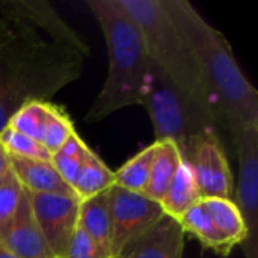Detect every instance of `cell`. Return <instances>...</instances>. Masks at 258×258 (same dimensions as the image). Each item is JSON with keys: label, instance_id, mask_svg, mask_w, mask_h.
Here are the masks:
<instances>
[{"label": "cell", "instance_id": "12", "mask_svg": "<svg viewBox=\"0 0 258 258\" xmlns=\"http://www.w3.org/2000/svg\"><path fill=\"white\" fill-rule=\"evenodd\" d=\"M11 172L27 194H74L57 174L51 160L11 157Z\"/></svg>", "mask_w": 258, "mask_h": 258}, {"label": "cell", "instance_id": "3", "mask_svg": "<svg viewBox=\"0 0 258 258\" xmlns=\"http://www.w3.org/2000/svg\"><path fill=\"white\" fill-rule=\"evenodd\" d=\"M118 3L139 27L150 60L189 97L215 110L192 51L162 0H118Z\"/></svg>", "mask_w": 258, "mask_h": 258}, {"label": "cell", "instance_id": "16", "mask_svg": "<svg viewBox=\"0 0 258 258\" xmlns=\"http://www.w3.org/2000/svg\"><path fill=\"white\" fill-rule=\"evenodd\" d=\"M200 201L201 197L192 169L187 162H183L159 204L166 216L178 221L189 209H192Z\"/></svg>", "mask_w": 258, "mask_h": 258}, {"label": "cell", "instance_id": "26", "mask_svg": "<svg viewBox=\"0 0 258 258\" xmlns=\"http://www.w3.org/2000/svg\"><path fill=\"white\" fill-rule=\"evenodd\" d=\"M11 175V157L0 144V184Z\"/></svg>", "mask_w": 258, "mask_h": 258}, {"label": "cell", "instance_id": "2", "mask_svg": "<svg viewBox=\"0 0 258 258\" xmlns=\"http://www.w3.org/2000/svg\"><path fill=\"white\" fill-rule=\"evenodd\" d=\"M106 39L109 68L104 85L85 115L98 122L113 112L142 106L150 86L151 60L142 33L118 0H88Z\"/></svg>", "mask_w": 258, "mask_h": 258}, {"label": "cell", "instance_id": "19", "mask_svg": "<svg viewBox=\"0 0 258 258\" xmlns=\"http://www.w3.org/2000/svg\"><path fill=\"white\" fill-rule=\"evenodd\" d=\"M157 144L153 142L130 160H127L116 172H113V186L133 194H142L147 189Z\"/></svg>", "mask_w": 258, "mask_h": 258}, {"label": "cell", "instance_id": "5", "mask_svg": "<svg viewBox=\"0 0 258 258\" xmlns=\"http://www.w3.org/2000/svg\"><path fill=\"white\" fill-rule=\"evenodd\" d=\"M239 159V178L234 203L246 225L248 239L242 245L246 258H258V127L233 136Z\"/></svg>", "mask_w": 258, "mask_h": 258}, {"label": "cell", "instance_id": "10", "mask_svg": "<svg viewBox=\"0 0 258 258\" xmlns=\"http://www.w3.org/2000/svg\"><path fill=\"white\" fill-rule=\"evenodd\" d=\"M0 242L17 258H54L36 224L26 192L15 216L0 234Z\"/></svg>", "mask_w": 258, "mask_h": 258}, {"label": "cell", "instance_id": "15", "mask_svg": "<svg viewBox=\"0 0 258 258\" xmlns=\"http://www.w3.org/2000/svg\"><path fill=\"white\" fill-rule=\"evenodd\" d=\"M156 144H157V150H156V156H154L151 172H150V180H148L144 195L156 203H160L166 189L169 187L171 181L178 172L183 163V157L178 148L172 142L163 141V142H156Z\"/></svg>", "mask_w": 258, "mask_h": 258}, {"label": "cell", "instance_id": "6", "mask_svg": "<svg viewBox=\"0 0 258 258\" xmlns=\"http://www.w3.org/2000/svg\"><path fill=\"white\" fill-rule=\"evenodd\" d=\"M110 258L119 257L132 242L165 216L159 203L142 194H133L116 186L110 189Z\"/></svg>", "mask_w": 258, "mask_h": 258}, {"label": "cell", "instance_id": "21", "mask_svg": "<svg viewBox=\"0 0 258 258\" xmlns=\"http://www.w3.org/2000/svg\"><path fill=\"white\" fill-rule=\"evenodd\" d=\"M86 150H88V145L74 132L67 139V142L54 154H51V163L54 169L71 189L79 174V169L82 166Z\"/></svg>", "mask_w": 258, "mask_h": 258}, {"label": "cell", "instance_id": "11", "mask_svg": "<svg viewBox=\"0 0 258 258\" xmlns=\"http://www.w3.org/2000/svg\"><path fill=\"white\" fill-rule=\"evenodd\" d=\"M184 236L180 222L165 215L154 227L132 242L118 258H183Z\"/></svg>", "mask_w": 258, "mask_h": 258}, {"label": "cell", "instance_id": "9", "mask_svg": "<svg viewBox=\"0 0 258 258\" xmlns=\"http://www.w3.org/2000/svg\"><path fill=\"white\" fill-rule=\"evenodd\" d=\"M3 20L14 30L41 29L47 32L57 45L70 48L80 56H88V45L68 27L59 15L44 2H0Z\"/></svg>", "mask_w": 258, "mask_h": 258}, {"label": "cell", "instance_id": "4", "mask_svg": "<svg viewBox=\"0 0 258 258\" xmlns=\"http://www.w3.org/2000/svg\"><path fill=\"white\" fill-rule=\"evenodd\" d=\"M142 107L153 122L154 142H172L183 162L189 160L198 141L207 133L218 132L221 124L213 109L189 97L153 62Z\"/></svg>", "mask_w": 258, "mask_h": 258}, {"label": "cell", "instance_id": "1", "mask_svg": "<svg viewBox=\"0 0 258 258\" xmlns=\"http://www.w3.org/2000/svg\"><path fill=\"white\" fill-rule=\"evenodd\" d=\"M186 39L219 122L234 136L258 127V91L240 70L227 38L187 0H162Z\"/></svg>", "mask_w": 258, "mask_h": 258}, {"label": "cell", "instance_id": "8", "mask_svg": "<svg viewBox=\"0 0 258 258\" xmlns=\"http://www.w3.org/2000/svg\"><path fill=\"white\" fill-rule=\"evenodd\" d=\"M187 163L201 200L234 198L233 174L218 132L207 133L198 141Z\"/></svg>", "mask_w": 258, "mask_h": 258}, {"label": "cell", "instance_id": "25", "mask_svg": "<svg viewBox=\"0 0 258 258\" xmlns=\"http://www.w3.org/2000/svg\"><path fill=\"white\" fill-rule=\"evenodd\" d=\"M62 258H106L92 239L77 225Z\"/></svg>", "mask_w": 258, "mask_h": 258}, {"label": "cell", "instance_id": "22", "mask_svg": "<svg viewBox=\"0 0 258 258\" xmlns=\"http://www.w3.org/2000/svg\"><path fill=\"white\" fill-rule=\"evenodd\" d=\"M73 133H74V127L68 115L57 106L48 103L47 119H45L44 135H42L44 148L50 154H54Z\"/></svg>", "mask_w": 258, "mask_h": 258}, {"label": "cell", "instance_id": "17", "mask_svg": "<svg viewBox=\"0 0 258 258\" xmlns=\"http://www.w3.org/2000/svg\"><path fill=\"white\" fill-rule=\"evenodd\" d=\"M113 187V171L88 147L76 181L73 184L74 195L83 201L103 194Z\"/></svg>", "mask_w": 258, "mask_h": 258}, {"label": "cell", "instance_id": "18", "mask_svg": "<svg viewBox=\"0 0 258 258\" xmlns=\"http://www.w3.org/2000/svg\"><path fill=\"white\" fill-rule=\"evenodd\" d=\"M178 222H180L183 231L197 237L204 249H210L221 257H228L230 252L233 251L227 245V242L222 239V236L218 233L203 201H200L192 209H189L178 219Z\"/></svg>", "mask_w": 258, "mask_h": 258}, {"label": "cell", "instance_id": "24", "mask_svg": "<svg viewBox=\"0 0 258 258\" xmlns=\"http://www.w3.org/2000/svg\"><path fill=\"white\" fill-rule=\"evenodd\" d=\"M23 192L24 190L15 180L12 172L0 184V234L5 231V228L15 216L20 201L23 198Z\"/></svg>", "mask_w": 258, "mask_h": 258}, {"label": "cell", "instance_id": "7", "mask_svg": "<svg viewBox=\"0 0 258 258\" xmlns=\"http://www.w3.org/2000/svg\"><path fill=\"white\" fill-rule=\"evenodd\" d=\"M27 198L51 254L62 258L77 228L80 200L74 194H27Z\"/></svg>", "mask_w": 258, "mask_h": 258}, {"label": "cell", "instance_id": "28", "mask_svg": "<svg viewBox=\"0 0 258 258\" xmlns=\"http://www.w3.org/2000/svg\"><path fill=\"white\" fill-rule=\"evenodd\" d=\"M0 258H17L2 242H0Z\"/></svg>", "mask_w": 258, "mask_h": 258}, {"label": "cell", "instance_id": "27", "mask_svg": "<svg viewBox=\"0 0 258 258\" xmlns=\"http://www.w3.org/2000/svg\"><path fill=\"white\" fill-rule=\"evenodd\" d=\"M12 36H14V29L3 18H0V48L5 47Z\"/></svg>", "mask_w": 258, "mask_h": 258}, {"label": "cell", "instance_id": "20", "mask_svg": "<svg viewBox=\"0 0 258 258\" xmlns=\"http://www.w3.org/2000/svg\"><path fill=\"white\" fill-rule=\"evenodd\" d=\"M47 109H48V101H39V100L27 101L12 113V116L8 121V127L42 144Z\"/></svg>", "mask_w": 258, "mask_h": 258}, {"label": "cell", "instance_id": "23", "mask_svg": "<svg viewBox=\"0 0 258 258\" xmlns=\"http://www.w3.org/2000/svg\"><path fill=\"white\" fill-rule=\"evenodd\" d=\"M0 144L11 157L51 160V154L42 147V144L8 125L0 132Z\"/></svg>", "mask_w": 258, "mask_h": 258}, {"label": "cell", "instance_id": "14", "mask_svg": "<svg viewBox=\"0 0 258 258\" xmlns=\"http://www.w3.org/2000/svg\"><path fill=\"white\" fill-rule=\"evenodd\" d=\"M201 201L206 210L209 212L218 233L222 236L227 245L231 249H234L239 245L242 246L248 239V231L234 200L209 198Z\"/></svg>", "mask_w": 258, "mask_h": 258}, {"label": "cell", "instance_id": "13", "mask_svg": "<svg viewBox=\"0 0 258 258\" xmlns=\"http://www.w3.org/2000/svg\"><path fill=\"white\" fill-rule=\"evenodd\" d=\"M77 225L92 239L106 258H110L112 215L110 189L92 198L80 201Z\"/></svg>", "mask_w": 258, "mask_h": 258}]
</instances>
